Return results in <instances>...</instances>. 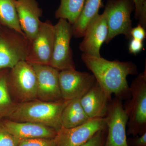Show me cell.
<instances>
[{
    "instance_id": "ffe728a7",
    "label": "cell",
    "mask_w": 146,
    "mask_h": 146,
    "mask_svg": "<svg viewBox=\"0 0 146 146\" xmlns=\"http://www.w3.org/2000/svg\"><path fill=\"white\" fill-rule=\"evenodd\" d=\"M16 3V0H0V25L25 35L19 24Z\"/></svg>"
},
{
    "instance_id": "8992f818",
    "label": "cell",
    "mask_w": 146,
    "mask_h": 146,
    "mask_svg": "<svg viewBox=\"0 0 146 146\" xmlns=\"http://www.w3.org/2000/svg\"><path fill=\"white\" fill-rule=\"evenodd\" d=\"M29 41L24 35L0 25V70L11 69L26 60Z\"/></svg>"
},
{
    "instance_id": "4fadbf2b",
    "label": "cell",
    "mask_w": 146,
    "mask_h": 146,
    "mask_svg": "<svg viewBox=\"0 0 146 146\" xmlns=\"http://www.w3.org/2000/svg\"><path fill=\"white\" fill-rule=\"evenodd\" d=\"M108 28L104 13L99 14L87 28L79 49L83 53L100 57L101 47L107 39Z\"/></svg>"
},
{
    "instance_id": "4316f807",
    "label": "cell",
    "mask_w": 146,
    "mask_h": 146,
    "mask_svg": "<svg viewBox=\"0 0 146 146\" xmlns=\"http://www.w3.org/2000/svg\"><path fill=\"white\" fill-rule=\"evenodd\" d=\"M128 146H146V132L127 139Z\"/></svg>"
},
{
    "instance_id": "603a6c76",
    "label": "cell",
    "mask_w": 146,
    "mask_h": 146,
    "mask_svg": "<svg viewBox=\"0 0 146 146\" xmlns=\"http://www.w3.org/2000/svg\"><path fill=\"white\" fill-rule=\"evenodd\" d=\"M135 7V17L139 24L146 27V0H133Z\"/></svg>"
},
{
    "instance_id": "277c9868",
    "label": "cell",
    "mask_w": 146,
    "mask_h": 146,
    "mask_svg": "<svg viewBox=\"0 0 146 146\" xmlns=\"http://www.w3.org/2000/svg\"><path fill=\"white\" fill-rule=\"evenodd\" d=\"M9 89L17 104L37 99V80L32 65L25 60L19 62L9 69Z\"/></svg>"
},
{
    "instance_id": "52a82bcc",
    "label": "cell",
    "mask_w": 146,
    "mask_h": 146,
    "mask_svg": "<svg viewBox=\"0 0 146 146\" xmlns=\"http://www.w3.org/2000/svg\"><path fill=\"white\" fill-rule=\"evenodd\" d=\"M54 28V43L50 66L59 71L75 69L70 47L72 25L67 20L59 19Z\"/></svg>"
},
{
    "instance_id": "d6986e66",
    "label": "cell",
    "mask_w": 146,
    "mask_h": 146,
    "mask_svg": "<svg viewBox=\"0 0 146 146\" xmlns=\"http://www.w3.org/2000/svg\"><path fill=\"white\" fill-rule=\"evenodd\" d=\"M9 69L0 70V121L8 118L17 104L12 99L9 89Z\"/></svg>"
},
{
    "instance_id": "2e32d148",
    "label": "cell",
    "mask_w": 146,
    "mask_h": 146,
    "mask_svg": "<svg viewBox=\"0 0 146 146\" xmlns=\"http://www.w3.org/2000/svg\"><path fill=\"white\" fill-rule=\"evenodd\" d=\"M112 98L97 82L80 98L84 110L90 119L104 118Z\"/></svg>"
},
{
    "instance_id": "5b68a950",
    "label": "cell",
    "mask_w": 146,
    "mask_h": 146,
    "mask_svg": "<svg viewBox=\"0 0 146 146\" xmlns=\"http://www.w3.org/2000/svg\"><path fill=\"white\" fill-rule=\"evenodd\" d=\"M134 9L133 0H108L103 12L108 28L106 43L108 44L114 37L121 34L127 39H131V15Z\"/></svg>"
},
{
    "instance_id": "7402d4cb",
    "label": "cell",
    "mask_w": 146,
    "mask_h": 146,
    "mask_svg": "<svg viewBox=\"0 0 146 146\" xmlns=\"http://www.w3.org/2000/svg\"><path fill=\"white\" fill-rule=\"evenodd\" d=\"M21 141L11 133L0 121V146H18Z\"/></svg>"
},
{
    "instance_id": "6da1fadb",
    "label": "cell",
    "mask_w": 146,
    "mask_h": 146,
    "mask_svg": "<svg viewBox=\"0 0 146 146\" xmlns=\"http://www.w3.org/2000/svg\"><path fill=\"white\" fill-rule=\"evenodd\" d=\"M81 58L87 68L91 71L97 82L108 96L112 95L120 99H125L131 96L127 77L138 74L137 66L131 61L106 60L83 53Z\"/></svg>"
},
{
    "instance_id": "484cf974",
    "label": "cell",
    "mask_w": 146,
    "mask_h": 146,
    "mask_svg": "<svg viewBox=\"0 0 146 146\" xmlns=\"http://www.w3.org/2000/svg\"><path fill=\"white\" fill-rule=\"evenodd\" d=\"M130 34L131 39H136L143 42L146 37L145 29L138 24L137 26L132 28Z\"/></svg>"
},
{
    "instance_id": "cb8c5ba5",
    "label": "cell",
    "mask_w": 146,
    "mask_h": 146,
    "mask_svg": "<svg viewBox=\"0 0 146 146\" xmlns=\"http://www.w3.org/2000/svg\"><path fill=\"white\" fill-rule=\"evenodd\" d=\"M18 146H56L54 138H36L22 140Z\"/></svg>"
},
{
    "instance_id": "e0dca14e",
    "label": "cell",
    "mask_w": 146,
    "mask_h": 146,
    "mask_svg": "<svg viewBox=\"0 0 146 146\" xmlns=\"http://www.w3.org/2000/svg\"><path fill=\"white\" fill-rule=\"evenodd\" d=\"M102 5V0H86L80 15L72 25V36L83 37L87 28L99 14Z\"/></svg>"
},
{
    "instance_id": "ba28073f",
    "label": "cell",
    "mask_w": 146,
    "mask_h": 146,
    "mask_svg": "<svg viewBox=\"0 0 146 146\" xmlns=\"http://www.w3.org/2000/svg\"><path fill=\"white\" fill-rule=\"evenodd\" d=\"M107 134L104 146H128V116L122 100L115 97L110 102L105 117Z\"/></svg>"
},
{
    "instance_id": "8fae6325",
    "label": "cell",
    "mask_w": 146,
    "mask_h": 146,
    "mask_svg": "<svg viewBox=\"0 0 146 146\" xmlns=\"http://www.w3.org/2000/svg\"><path fill=\"white\" fill-rule=\"evenodd\" d=\"M59 81L61 97L65 100L82 96L96 82L93 74L75 69L60 71Z\"/></svg>"
},
{
    "instance_id": "9a60e30c",
    "label": "cell",
    "mask_w": 146,
    "mask_h": 146,
    "mask_svg": "<svg viewBox=\"0 0 146 146\" xmlns=\"http://www.w3.org/2000/svg\"><path fill=\"white\" fill-rule=\"evenodd\" d=\"M5 127L21 141L36 138H54L57 131L44 125L29 122H19L7 119L1 120Z\"/></svg>"
},
{
    "instance_id": "30bf717a",
    "label": "cell",
    "mask_w": 146,
    "mask_h": 146,
    "mask_svg": "<svg viewBox=\"0 0 146 146\" xmlns=\"http://www.w3.org/2000/svg\"><path fill=\"white\" fill-rule=\"evenodd\" d=\"M106 129L105 118L90 119L75 127H61L55 138L56 146H80L98 131Z\"/></svg>"
},
{
    "instance_id": "ac0fdd59",
    "label": "cell",
    "mask_w": 146,
    "mask_h": 146,
    "mask_svg": "<svg viewBox=\"0 0 146 146\" xmlns=\"http://www.w3.org/2000/svg\"><path fill=\"white\" fill-rule=\"evenodd\" d=\"M81 97L71 100L63 109L61 115L62 127L70 128L75 127L90 119L82 106Z\"/></svg>"
},
{
    "instance_id": "44dd1931",
    "label": "cell",
    "mask_w": 146,
    "mask_h": 146,
    "mask_svg": "<svg viewBox=\"0 0 146 146\" xmlns=\"http://www.w3.org/2000/svg\"><path fill=\"white\" fill-rule=\"evenodd\" d=\"M86 0H60L59 7L55 13L57 19L67 20L71 25L78 19Z\"/></svg>"
},
{
    "instance_id": "7c38bea8",
    "label": "cell",
    "mask_w": 146,
    "mask_h": 146,
    "mask_svg": "<svg viewBox=\"0 0 146 146\" xmlns=\"http://www.w3.org/2000/svg\"><path fill=\"white\" fill-rule=\"evenodd\" d=\"M37 80V99L47 102L63 100L59 85L60 71L48 65H33Z\"/></svg>"
},
{
    "instance_id": "83f0119b",
    "label": "cell",
    "mask_w": 146,
    "mask_h": 146,
    "mask_svg": "<svg viewBox=\"0 0 146 146\" xmlns=\"http://www.w3.org/2000/svg\"><path fill=\"white\" fill-rule=\"evenodd\" d=\"M143 41L134 39H131L129 46V52L134 54H136L143 49Z\"/></svg>"
},
{
    "instance_id": "d4e9b609",
    "label": "cell",
    "mask_w": 146,
    "mask_h": 146,
    "mask_svg": "<svg viewBox=\"0 0 146 146\" xmlns=\"http://www.w3.org/2000/svg\"><path fill=\"white\" fill-rule=\"evenodd\" d=\"M107 129L100 131L86 143L80 146H104Z\"/></svg>"
},
{
    "instance_id": "3957f363",
    "label": "cell",
    "mask_w": 146,
    "mask_h": 146,
    "mask_svg": "<svg viewBox=\"0 0 146 146\" xmlns=\"http://www.w3.org/2000/svg\"><path fill=\"white\" fill-rule=\"evenodd\" d=\"M131 98L124 108L128 116L127 134L133 137L146 132V68L129 86Z\"/></svg>"
},
{
    "instance_id": "9c48e42d",
    "label": "cell",
    "mask_w": 146,
    "mask_h": 146,
    "mask_svg": "<svg viewBox=\"0 0 146 146\" xmlns=\"http://www.w3.org/2000/svg\"><path fill=\"white\" fill-rule=\"evenodd\" d=\"M54 25L50 21L42 22L34 39L29 42L26 61L31 65H49L53 50Z\"/></svg>"
},
{
    "instance_id": "7a4b0ae2",
    "label": "cell",
    "mask_w": 146,
    "mask_h": 146,
    "mask_svg": "<svg viewBox=\"0 0 146 146\" xmlns=\"http://www.w3.org/2000/svg\"><path fill=\"white\" fill-rule=\"evenodd\" d=\"M70 100L47 102L36 99L18 103L7 119L19 122H29L44 125L57 132L61 128L63 109Z\"/></svg>"
},
{
    "instance_id": "5bb4252c",
    "label": "cell",
    "mask_w": 146,
    "mask_h": 146,
    "mask_svg": "<svg viewBox=\"0 0 146 146\" xmlns=\"http://www.w3.org/2000/svg\"><path fill=\"white\" fill-rule=\"evenodd\" d=\"M16 8L21 29L29 42L39 30L42 10L36 0H16Z\"/></svg>"
}]
</instances>
